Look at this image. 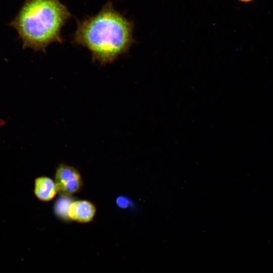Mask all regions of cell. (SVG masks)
<instances>
[{
    "mask_svg": "<svg viewBox=\"0 0 273 273\" xmlns=\"http://www.w3.org/2000/svg\"><path fill=\"white\" fill-rule=\"evenodd\" d=\"M55 183L58 192L62 196H69L78 192L82 186V179L74 167L60 164L56 169Z\"/></svg>",
    "mask_w": 273,
    "mask_h": 273,
    "instance_id": "obj_3",
    "label": "cell"
},
{
    "mask_svg": "<svg viewBox=\"0 0 273 273\" xmlns=\"http://www.w3.org/2000/svg\"><path fill=\"white\" fill-rule=\"evenodd\" d=\"M34 192L36 197L42 201L52 200L58 191L55 181L50 177H37L34 182Z\"/></svg>",
    "mask_w": 273,
    "mask_h": 273,
    "instance_id": "obj_5",
    "label": "cell"
},
{
    "mask_svg": "<svg viewBox=\"0 0 273 273\" xmlns=\"http://www.w3.org/2000/svg\"><path fill=\"white\" fill-rule=\"evenodd\" d=\"M71 14L59 0H25L9 25L17 32L23 49L44 52L54 42H62V28Z\"/></svg>",
    "mask_w": 273,
    "mask_h": 273,
    "instance_id": "obj_2",
    "label": "cell"
},
{
    "mask_svg": "<svg viewBox=\"0 0 273 273\" xmlns=\"http://www.w3.org/2000/svg\"><path fill=\"white\" fill-rule=\"evenodd\" d=\"M71 202L64 199H60L56 202L55 210L58 216L64 219H69L68 216V209L69 204Z\"/></svg>",
    "mask_w": 273,
    "mask_h": 273,
    "instance_id": "obj_6",
    "label": "cell"
},
{
    "mask_svg": "<svg viewBox=\"0 0 273 273\" xmlns=\"http://www.w3.org/2000/svg\"><path fill=\"white\" fill-rule=\"evenodd\" d=\"M241 2H244V3H248V2H251L253 0H239Z\"/></svg>",
    "mask_w": 273,
    "mask_h": 273,
    "instance_id": "obj_8",
    "label": "cell"
},
{
    "mask_svg": "<svg viewBox=\"0 0 273 273\" xmlns=\"http://www.w3.org/2000/svg\"><path fill=\"white\" fill-rule=\"evenodd\" d=\"M117 204L118 206L122 208H125L128 205V200L123 197H119L117 199Z\"/></svg>",
    "mask_w": 273,
    "mask_h": 273,
    "instance_id": "obj_7",
    "label": "cell"
},
{
    "mask_svg": "<svg viewBox=\"0 0 273 273\" xmlns=\"http://www.w3.org/2000/svg\"><path fill=\"white\" fill-rule=\"evenodd\" d=\"M96 213V207L91 202L87 200H77L71 202L68 209L69 219L79 223L91 221Z\"/></svg>",
    "mask_w": 273,
    "mask_h": 273,
    "instance_id": "obj_4",
    "label": "cell"
},
{
    "mask_svg": "<svg viewBox=\"0 0 273 273\" xmlns=\"http://www.w3.org/2000/svg\"><path fill=\"white\" fill-rule=\"evenodd\" d=\"M133 23L108 2L97 15L77 22L74 42L87 48L102 64L113 62L133 42Z\"/></svg>",
    "mask_w": 273,
    "mask_h": 273,
    "instance_id": "obj_1",
    "label": "cell"
}]
</instances>
